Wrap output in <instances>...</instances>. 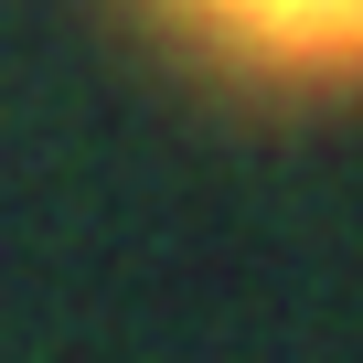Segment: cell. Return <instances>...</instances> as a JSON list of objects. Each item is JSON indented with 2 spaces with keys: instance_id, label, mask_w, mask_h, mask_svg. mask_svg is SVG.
I'll list each match as a JSON object with an SVG mask.
<instances>
[{
  "instance_id": "obj_1",
  "label": "cell",
  "mask_w": 363,
  "mask_h": 363,
  "mask_svg": "<svg viewBox=\"0 0 363 363\" xmlns=\"http://www.w3.org/2000/svg\"><path fill=\"white\" fill-rule=\"evenodd\" d=\"M150 33L267 96H363V0H139Z\"/></svg>"
}]
</instances>
